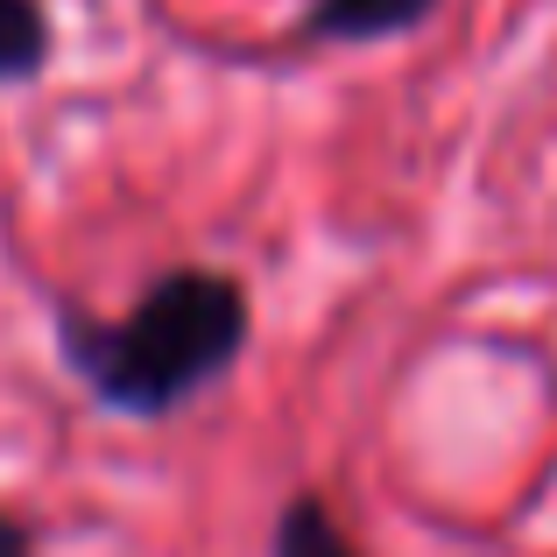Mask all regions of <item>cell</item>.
<instances>
[{"label":"cell","instance_id":"1","mask_svg":"<svg viewBox=\"0 0 557 557\" xmlns=\"http://www.w3.org/2000/svg\"><path fill=\"white\" fill-rule=\"evenodd\" d=\"M247 339V297L240 283L212 269L163 275L121 325H92V318H64V354L85 374L99 403L127 409V417H163L184 395H198L212 374L233 368Z\"/></svg>","mask_w":557,"mask_h":557},{"label":"cell","instance_id":"2","mask_svg":"<svg viewBox=\"0 0 557 557\" xmlns=\"http://www.w3.org/2000/svg\"><path fill=\"white\" fill-rule=\"evenodd\" d=\"M437 0H318L311 28L318 36H346V42H368V36H395V28L423 22Z\"/></svg>","mask_w":557,"mask_h":557},{"label":"cell","instance_id":"3","mask_svg":"<svg viewBox=\"0 0 557 557\" xmlns=\"http://www.w3.org/2000/svg\"><path fill=\"white\" fill-rule=\"evenodd\" d=\"M50 57V22L36 0H0V78H36Z\"/></svg>","mask_w":557,"mask_h":557},{"label":"cell","instance_id":"4","mask_svg":"<svg viewBox=\"0 0 557 557\" xmlns=\"http://www.w3.org/2000/svg\"><path fill=\"white\" fill-rule=\"evenodd\" d=\"M275 557H354V544L332 530V516L318 502H289L283 522H275Z\"/></svg>","mask_w":557,"mask_h":557},{"label":"cell","instance_id":"5","mask_svg":"<svg viewBox=\"0 0 557 557\" xmlns=\"http://www.w3.org/2000/svg\"><path fill=\"white\" fill-rule=\"evenodd\" d=\"M0 557H28V530L8 522V516H0Z\"/></svg>","mask_w":557,"mask_h":557}]
</instances>
